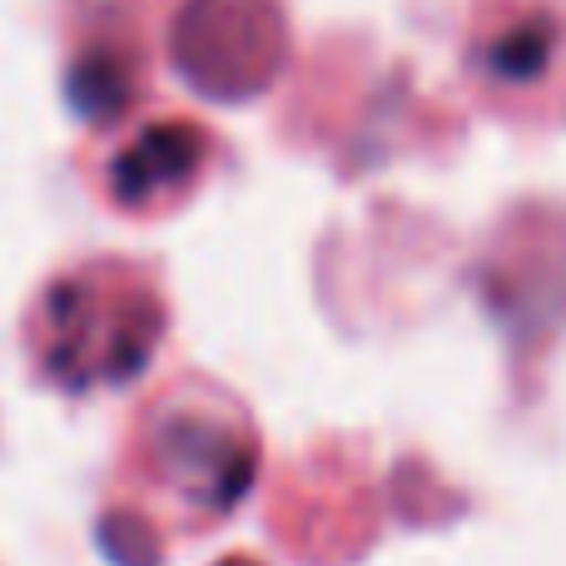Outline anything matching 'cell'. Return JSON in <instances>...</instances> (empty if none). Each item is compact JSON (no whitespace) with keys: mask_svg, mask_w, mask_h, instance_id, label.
Masks as SVG:
<instances>
[{"mask_svg":"<svg viewBox=\"0 0 566 566\" xmlns=\"http://www.w3.org/2000/svg\"><path fill=\"white\" fill-rule=\"evenodd\" d=\"M209 155H224L219 135L195 119H155L125 135L119 155L109 159L105 199L119 214H159L179 209L209 179Z\"/></svg>","mask_w":566,"mask_h":566,"instance_id":"1","label":"cell"},{"mask_svg":"<svg viewBox=\"0 0 566 566\" xmlns=\"http://www.w3.org/2000/svg\"><path fill=\"white\" fill-rule=\"evenodd\" d=\"M557 35H566V6L557 0H492L472 30L468 65L488 80L492 95H532L542 70L557 60Z\"/></svg>","mask_w":566,"mask_h":566,"instance_id":"2","label":"cell"}]
</instances>
